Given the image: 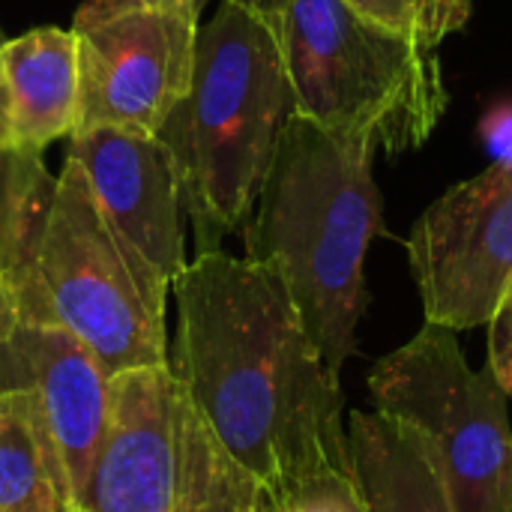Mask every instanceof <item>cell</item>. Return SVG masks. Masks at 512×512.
Returning a JSON list of instances; mask_svg holds the SVG:
<instances>
[{"label": "cell", "instance_id": "1", "mask_svg": "<svg viewBox=\"0 0 512 512\" xmlns=\"http://www.w3.org/2000/svg\"><path fill=\"white\" fill-rule=\"evenodd\" d=\"M171 291V372L267 498L348 474L339 378L327 372L279 276L216 249L195 255Z\"/></svg>", "mask_w": 512, "mask_h": 512}, {"label": "cell", "instance_id": "2", "mask_svg": "<svg viewBox=\"0 0 512 512\" xmlns=\"http://www.w3.org/2000/svg\"><path fill=\"white\" fill-rule=\"evenodd\" d=\"M375 150L294 114L243 225L246 258L285 285L327 372L342 378L366 309V255L384 204Z\"/></svg>", "mask_w": 512, "mask_h": 512}, {"label": "cell", "instance_id": "3", "mask_svg": "<svg viewBox=\"0 0 512 512\" xmlns=\"http://www.w3.org/2000/svg\"><path fill=\"white\" fill-rule=\"evenodd\" d=\"M294 93L264 21L240 0H219L201 24L183 102L159 129L171 153L195 255L222 249L261 195Z\"/></svg>", "mask_w": 512, "mask_h": 512}, {"label": "cell", "instance_id": "4", "mask_svg": "<svg viewBox=\"0 0 512 512\" xmlns=\"http://www.w3.org/2000/svg\"><path fill=\"white\" fill-rule=\"evenodd\" d=\"M270 30L297 114L366 141L375 153L420 150L450 108L438 51L423 48L348 0H240Z\"/></svg>", "mask_w": 512, "mask_h": 512}, {"label": "cell", "instance_id": "5", "mask_svg": "<svg viewBox=\"0 0 512 512\" xmlns=\"http://www.w3.org/2000/svg\"><path fill=\"white\" fill-rule=\"evenodd\" d=\"M168 288L108 219L81 165L63 156L36 249V303L24 324L63 327L111 378L168 366Z\"/></svg>", "mask_w": 512, "mask_h": 512}, {"label": "cell", "instance_id": "6", "mask_svg": "<svg viewBox=\"0 0 512 512\" xmlns=\"http://www.w3.org/2000/svg\"><path fill=\"white\" fill-rule=\"evenodd\" d=\"M168 366L111 378V417L78 512H267Z\"/></svg>", "mask_w": 512, "mask_h": 512}, {"label": "cell", "instance_id": "7", "mask_svg": "<svg viewBox=\"0 0 512 512\" xmlns=\"http://www.w3.org/2000/svg\"><path fill=\"white\" fill-rule=\"evenodd\" d=\"M366 384L375 411L426 435L456 512H512L510 396L489 369H471L453 330L426 321Z\"/></svg>", "mask_w": 512, "mask_h": 512}, {"label": "cell", "instance_id": "8", "mask_svg": "<svg viewBox=\"0 0 512 512\" xmlns=\"http://www.w3.org/2000/svg\"><path fill=\"white\" fill-rule=\"evenodd\" d=\"M192 0H84L72 18L78 126L159 135L183 102L198 48Z\"/></svg>", "mask_w": 512, "mask_h": 512}, {"label": "cell", "instance_id": "9", "mask_svg": "<svg viewBox=\"0 0 512 512\" xmlns=\"http://www.w3.org/2000/svg\"><path fill=\"white\" fill-rule=\"evenodd\" d=\"M408 264L429 324H489L512 285V165L492 162L450 186L414 222Z\"/></svg>", "mask_w": 512, "mask_h": 512}, {"label": "cell", "instance_id": "10", "mask_svg": "<svg viewBox=\"0 0 512 512\" xmlns=\"http://www.w3.org/2000/svg\"><path fill=\"white\" fill-rule=\"evenodd\" d=\"M75 159L120 234L171 285L189 264L186 213L168 147L159 135L129 129H81L66 138Z\"/></svg>", "mask_w": 512, "mask_h": 512}, {"label": "cell", "instance_id": "11", "mask_svg": "<svg viewBox=\"0 0 512 512\" xmlns=\"http://www.w3.org/2000/svg\"><path fill=\"white\" fill-rule=\"evenodd\" d=\"M27 387L48 423L78 512L111 417V375L63 327L24 324L0 345V390Z\"/></svg>", "mask_w": 512, "mask_h": 512}, {"label": "cell", "instance_id": "12", "mask_svg": "<svg viewBox=\"0 0 512 512\" xmlns=\"http://www.w3.org/2000/svg\"><path fill=\"white\" fill-rule=\"evenodd\" d=\"M0 111L9 144L42 159L78 126V51L72 30L33 27L0 48Z\"/></svg>", "mask_w": 512, "mask_h": 512}, {"label": "cell", "instance_id": "13", "mask_svg": "<svg viewBox=\"0 0 512 512\" xmlns=\"http://www.w3.org/2000/svg\"><path fill=\"white\" fill-rule=\"evenodd\" d=\"M348 471L360 512H456L426 435L381 411L348 414Z\"/></svg>", "mask_w": 512, "mask_h": 512}, {"label": "cell", "instance_id": "14", "mask_svg": "<svg viewBox=\"0 0 512 512\" xmlns=\"http://www.w3.org/2000/svg\"><path fill=\"white\" fill-rule=\"evenodd\" d=\"M0 512H75L60 453L27 387L0 390Z\"/></svg>", "mask_w": 512, "mask_h": 512}, {"label": "cell", "instance_id": "15", "mask_svg": "<svg viewBox=\"0 0 512 512\" xmlns=\"http://www.w3.org/2000/svg\"><path fill=\"white\" fill-rule=\"evenodd\" d=\"M3 42L0 33V48ZM54 180L42 159L21 156L9 144L0 111V270L18 297L21 321H30L36 303V249Z\"/></svg>", "mask_w": 512, "mask_h": 512}, {"label": "cell", "instance_id": "16", "mask_svg": "<svg viewBox=\"0 0 512 512\" xmlns=\"http://www.w3.org/2000/svg\"><path fill=\"white\" fill-rule=\"evenodd\" d=\"M375 24L438 51L444 39L462 33L471 21L474 0H348Z\"/></svg>", "mask_w": 512, "mask_h": 512}, {"label": "cell", "instance_id": "17", "mask_svg": "<svg viewBox=\"0 0 512 512\" xmlns=\"http://www.w3.org/2000/svg\"><path fill=\"white\" fill-rule=\"evenodd\" d=\"M267 512H360L351 471L324 477V480L294 492L291 498L270 501Z\"/></svg>", "mask_w": 512, "mask_h": 512}, {"label": "cell", "instance_id": "18", "mask_svg": "<svg viewBox=\"0 0 512 512\" xmlns=\"http://www.w3.org/2000/svg\"><path fill=\"white\" fill-rule=\"evenodd\" d=\"M486 369L501 384V390L512 396V285L504 300L498 303L495 315L489 318V354Z\"/></svg>", "mask_w": 512, "mask_h": 512}, {"label": "cell", "instance_id": "19", "mask_svg": "<svg viewBox=\"0 0 512 512\" xmlns=\"http://www.w3.org/2000/svg\"><path fill=\"white\" fill-rule=\"evenodd\" d=\"M483 141L492 153V162L512 165V105L495 108L483 120Z\"/></svg>", "mask_w": 512, "mask_h": 512}, {"label": "cell", "instance_id": "20", "mask_svg": "<svg viewBox=\"0 0 512 512\" xmlns=\"http://www.w3.org/2000/svg\"><path fill=\"white\" fill-rule=\"evenodd\" d=\"M21 327V309H18V297L6 279V273L0 270V345H6L15 330Z\"/></svg>", "mask_w": 512, "mask_h": 512}, {"label": "cell", "instance_id": "21", "mask_svg": "<svg viewBox=\"0 0 512 512\" xmlns=\"http://www.w3.org/2000/svg\"><path fill=\"white\" fill-rule=\"evenodd\" d=\"M192 3H195V6H198V9H204V6H207V3H210V0H192Z\"/></svg>", "mask_w": 512, "mask_h": 512}]
</instances>
